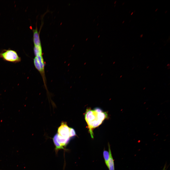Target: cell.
<instances>
[{"instance_id":"cell-1","label":"cell","mask_w":170,"mask_h":170,"mask_svg":"<svg viewBox=\"0 0 170 170\" xmlns=\"http://www.w3.org/2000/svg\"><path fill=\"white\" fill-rule=\"evenodd\" d=\"M70 128L68 126L66 122H62L59 127L58 133L53 138L54 143L58 148L63 149L69 142L71 138L70 134Z\"/></svg>"},{"instance_id":"cell-2","label":"cell","mask_w":170,"mask_h":170,"mask_svg":"<svg viewBox=\"0 0 170 170\" xmlns=\"http://www.w3.org/2000/svg\"><path fill=\"white\" fill-rule=\"evenodd\" d=\"M101 112H98L94 110L88 109L87 110L85 114V119L89 129L91 137L94 138L93 129L101 124L103 120Z\"/></svg>"},{"instance_id":"cell-3","label":"cell","mask_w":170,"mask_h":170,"mask_svg":"<svg viewBox=\"0 0 170 170\" xmlns=\"http://www.w3.org/2000/svg\"><path fill=\"white\" fill-rule=\"evenodd\" d=\"M0 58L4 60L13 63L19 62L21 60L17 52L10 49L4 50L0 53Z\"/></svg>"},{"instance_id":"cell-4","label":"cell","mask_w":170,"mask_h":170,"mask_svg":"<svg viewBox=\"0 0 170 170\" xmlns=\"http://www.w3.org/2000/svg\"><path fill=\"white\" fill-rule=\"evenodd\" d=\"M33 61L34 66L39 72L42 76L45 87H46V81L44 69L45 65L42 55L35 56L34 59Z\"/></svg>"},{"instance_id":"cell-5","label":"cell","mask_w":170,"mask_h":170,"mask_svg":"<svg viewBox=\"0 0 170 170\" xmlns=\"http://www.w3.org/2000/svg\"><path fill=\"white\" fill-rule=\"evenodd\" d=\"M33 41L34 46H41L39 34L37 28L33 30Z\"/></svg>"},{"instance_id":"cell-6","label":"cell","mask_w":170,"mask_h":170,"mask_svg":"<svg viewBox=\"0 0 170 170\" xmlns=\"http://www.w3.org/2000/svg\"><path fill=\"white\" fill-rule=\"evenodd\" d=\"M108 151L110 157L108 162V167L109 170H115L114 160L112 156L110 147L108 144Z\"/></svg>"},{"instance_id":"cell-7","label":"cell","mask_w":170,"mask_h":170,"mask_svg":"<svg viewBox=\"0 0 170 170\" xmlns=\"http://www.w3.org/2000/svg\"><path fill=\"white\" fill-rule=\"evenodd\" d=\"M34 51L35 56L42 55V51L41 46H34Z\"/></svg>"},{"instance_id":"cell-8","label":"cell","mask_w":170,"mask_h":170,"mask_svg":"<svg viewBox=\"0 0 170 170\" xmlns=\"http://www.w3.org/2000/svg\"><path fill=\"white\" fill-rule=\"evenodd\" d=\"M103 155L105 162L106 166L108 167V162L110 157L109 151L104 150L103 152Z\"/></svg>"},{"instance_id":"cell-9","label":"cell","mask_w":170,"mask_h":170,"mask_svg":"<svg viewBox=\"0 0 170 170\" xmlns=\"http://www.w3.org/2000/svg\"><path fill=\"white\" fill-rule=\"evenodd\" d=\"M70 134L71 137H73L76 135L75 131L73 128H70Z\"/></svg>"},{"instance_id":"cell-10","label":"cell","mask_w":170,"mask_h":170,"mask_svg":"<svg viewBox=\"0 0 170 170\" xmlns=\"http://www.w3.org/2000/svg\"><path fill=\"white\" fill-rule=\"evenodd\" d=\"M166 164H165V165H164V167L163 168V169L162 170H166Z\"/></svg>"},{"instance_id":"cell-11","label":"cell","mask_w":170,"mask_h":170,"mask_svg":"<svg viewBox=\"0 0 170 170\" xmlns=\"http://www.w3.org/2000/svg\"><path fill=\"white\" fill-rule=\"evenodd\" d=\"M87 39H88V38H87L86 39V40H87Z\"/></svg>"}]
</instances>
